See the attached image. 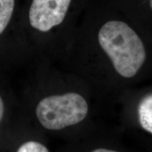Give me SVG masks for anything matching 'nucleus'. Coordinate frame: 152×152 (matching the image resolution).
Returning a JSON list of instances; mask_svg holds the SVG:
<instances>
[{
  "label": "nucleus",
  "instance_id": "nucleus-7",
  "mask_svg": "<svg viewBox=\"0 0 152 152\" xmlns=\"http://www.w3.org/2000/svg\"><path fill=\"white\" fill-rule=\"evenodd\" d=\"M89 152H121L120 151L115 149H109V148H104V147H100V148H96V149H92V151Z\"/></svg>",
  "mask_w": 152,
  "mask_h": 152
},
{
  "label": "nucleus",
  "instance_id": "nucleus-6",
  "mask_svg": "<svg viewBox=\"0 0 152 152\" xmlns=\"http://www.w3.org/2000/svg\"><path fill=\"white\" fill-rule=\"evenodd\" d=\"M17 152H49L47 148L40 142L28 141L18 148Z\"/></svg>",
  "mask_w": 152,
  "mask_h": 152
},
{
  "label": "nucleus",
  "instance_id": "nucleus-9",
  "mask_svg": "<svg viewBox=\"0 0 152 152\" xmlns=\"http://www.w3.org/2000/svg\"><path fill=\"white\" fill-rule=\"evenodd\" d=\"M150 7H151V8L152 9V0H151V1H150Z\"/></svg>",
  "mask_w": 152,
  "mask_h": 152
},
{
  "label": "nucleus",
  "instance_id": "nucleus-8",
  "mask_svg": "<svg viewBox=\"0 0 152 152\" xmlns=\"http://www.w3.org/2000/svg\"><path fill=\"white\" fill-rule=\"evenodd\" d=\"M4 112V104L2 98L0 96V122H1V119H2Z\"/></svg>",
  "mask_w": 152,
  "mask_h": 152
},
{
  "label": "nucleus",
  "instance_id": "nucleus-2",
  "mask_svg": "<svg viewBox=\"0 0 152 152\" xmlns=\"http://www.w3.org/2000/svg\"><path fill=\"white\" fill-rule=\"evenodd\" d=\"M88 113L86 100L80 94L69 92L44 98L36 107V115L44 128L58 130L80 123Z\"/></svg>",
  "mask_w": 152,
  "mask_h": 152
},
{
  "label": "nucleus",
  "instance_id": "nucleus-4",
  "mask_svg": "<svg viewBox=\"0 0 152 152\" xmlns=\"http://www.w3.org/2000/svg\"><path fill=\"white\" fill-rule=\"evenodd\" d=\"M138 115L141 126L152 134V94L141 101L138 108Z\"/></svg>",
  "mask_w": 152,
  "mask_h": 152
},
{
  "label": "nucleus",
  "instance_id": "nucleus-3",
  "mask_svg": "<svg viewBox=\"0 0 152 152\" xmlns=\"http://www.w3.org/2000/svg\"><path fill=\"white\" fill-rule=\"evenodd\" d=\"M72 0H33L29 21L35 29L48 32L64 21Z\"/></svg>",
  "mask_w": 152,
  "mask_h": 152
},
{
  "label": "nucleus",
  "instance_id": "nucleus-5",
  "mask_svg": "<svg viewBox=\"0 0 152 152\" xmlns=\"http://www.w3.org/2000/svg\"><path fill=\"white\" fill-rule=\"evenodd\" d=\"M14 6L15 0H0V35L10 22Z\"/></svg>",
  "mask_w": 152,
  "mask_h": 152
},
{
  "label": "nucleus",
  "instance_id": "nucleus-1",
  "mask_svg": "<svg viewBox=\"0 0 152 152\" xmlns=\"http://www.w3.org/2000/svg\"><path fill=\"white\" fill-rule=\"evenodd\" d=\"M98 40L115 71L123 77H134L143 66L146 59L144 45L141 38L126 23L106 22L99 31Z\"/></svg>",
  "mask_w": 152,
  "mask_h": 152
}]
</instances>
